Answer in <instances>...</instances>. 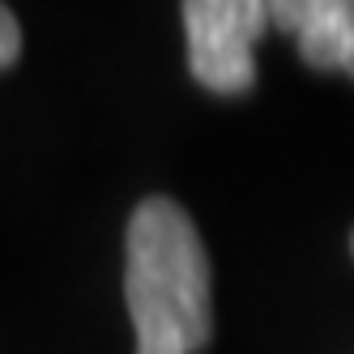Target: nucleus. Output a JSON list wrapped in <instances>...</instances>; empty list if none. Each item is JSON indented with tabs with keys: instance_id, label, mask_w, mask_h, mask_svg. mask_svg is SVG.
Instances as JSON below:
<instances>
[{
	"instance_id": "1",
	"label": "nucleus",
	"mask_w": 354,
	"mask_h": 354,
	"mask_svg": "<svg viewBox=\"0 0 354 354\" xmlns=\"http://www.w3.org/2000/svg\"><path fill=\"white\" fill-rule=\"evenodd\" d=\"M124 299L137 354H196L209 342V257L192 218L171 196H149L129 218Z\"/></svg>"
},
{
	"instance_id": "2",
	"label": "nucleus",
	"mask_w": 354,
	"mask_h": 354,
	"mask_svg": "<svg viewBox=\"0 0 354 354\" xmlns=\"http://www.w3.org/2000/svg\"><path fill=\"white\" fill-rule=\"evenodd\" d=\"M269 5L261 0H188L184 35H188V68L214 94H243L257 82V43L265 35Z\"/></svg>"
},
{
	"instance_id": "3",
	"label": "nucleus",
	"mask_w": 354,
	"mask_h": 354,
	"mask_svg": "<svg viewBox=\"0 0 354 354\" xmlns=\"http://www.w3.org/2000/svg\"><path fill=\"white\" fill-rule=\"evenodd\" d=\"M269 21L295 35L299 56L312 68L354 77V0H277Z\"/></svg>"
},
{
	"instance_id": "4",
	"label": "nucleus",
	"mask_w": 354,
	"mask_h": 354,
	"mask_svg": "<svg viewBox=\"0 0 354 354\" xmlns=\"http://www.w3.org/2000/svg\"><path fill=\"white\" fill-rule=\"evenodd\" d=\"M17 56H21V26H17L13 9L0 5V68L17 64Z\"/></svg>"
},
{
	"instance_id": "5",
	"label": "nucleus",
	"mask_w": 354,
	"mask_h": 354,
	"mask_svg": "<svg viewBox=\"0 0 354 354\" xmlns=\"http://www.w3.org/2000/svg\"><path fill=\"white\" fill-rule=\"evenodd\" d=\"M350 248H354V239H350Z\"/></svg>"
}]
</instances>
